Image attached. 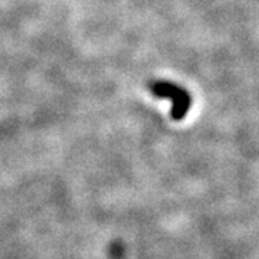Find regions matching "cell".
<instances>
[{"label": "cell", "instance_id": "6da1fadb", "mask_svg": "<svg viewBox=\"0 0 259 259\" xmlns=\"http://www.w3.org/2000/svg\"><path fill=\"white\" fill-rule=\"evenodd\" d=\"M151 93L156 97L160 98H168L173 102V108H171V118L173 120H183L186 114L189 111L190 105H192V98L187 94L186 90L180 88L179 85L167 81H157V82L151 83Z\"/></svg>", "mask_w": 259, "mask_h": 259}]
</instances>
